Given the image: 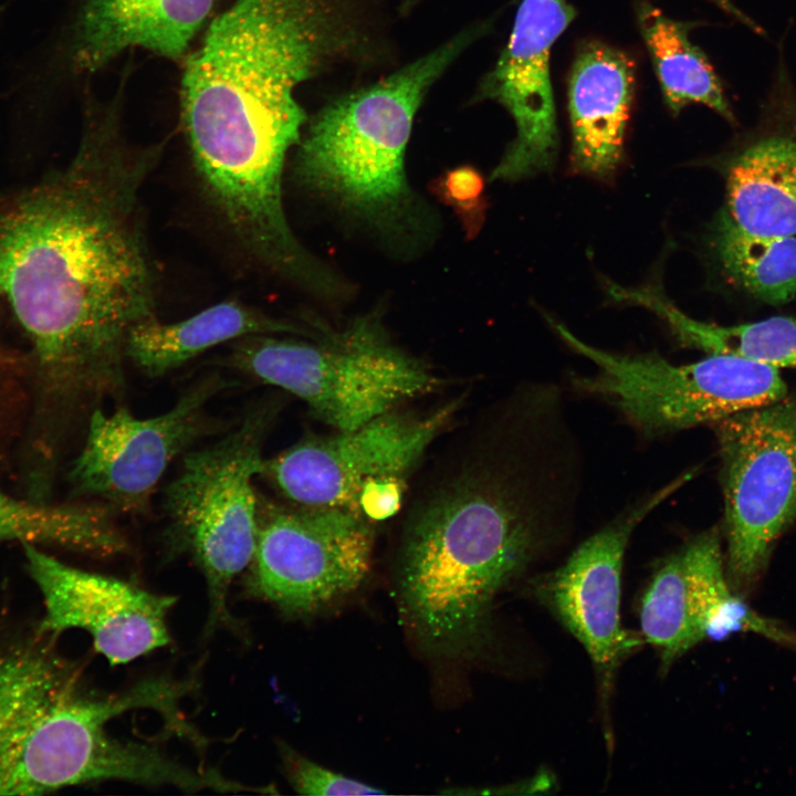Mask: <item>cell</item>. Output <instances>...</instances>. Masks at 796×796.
<instances>
[{
	"instance_id": "obj_1",
	"label": "cell",
	"mask_w": 796,
	"mask_h": 796,
	"mask_svg": "<svg viewBox=\"0 0 796 796\" xmlns=\"http://www.w3.org/2000/svg\"><path fill=\"white\" fill-rule=\"evenodd\" d=\"M128 84L85 88L67 164L0 199V298L59 401L119 395L128 334L157 316L140 195L167 140L130 138Z\"/></svg>"
},
{
	"instance_id": "obj_2",
	"label": "cell",
	"mask_w": 796,
	"mask_h": 796,
	"mask_svg": "<svg viewBox=\"0 0 796 796\" xmlns=\"http://www.w3.org/2000/svg\"><path fill=\"white\" fill-rule=\"evenodd\" d=\"M368 3L234 0L182 61L191 158L242 247L265 250L290 238L282 176L307 122L300 88L363 46Z\"/></svg>"
},
{
	"instance_id": "obj_3",
	"label": "cell",
	"mask_w": 796,
	"mask_h": 796,
	"mask_svg": "<svg viewBox=\"0 0 796 796\" xmlns=\"http://www.w3.org/2000/svg\"><path fill=\"white\" fill-rule=\"evenodd\" d=\"M520 446L464 463L412 514L399 552L400 611L418 641L447 658L479 653L496 594L552 532L556 476Z\"/></svg>"
},
{
	"instance_id": "obj_4",
	"label": "cell",
	"mask_w": 796,
	"mask_h": 796,
	"mask_svg": "<svg viewBox=\"0 0 796 796\" xmlns=\"http://www.w3.org/2000/svg\"><path fill=\"white\" fill-rule=\"evenodd\" d=\"M42 636L0 649V795H41L101 781L185 792L197 786V769L108 729L134 709L174 716L180 699L176 681L151 679L98 693Z\"/></svg>"
},
{
	"instance_id": "obj_5",
	"label": "cell",
	"mask_w": 796,
	"mask_h": 796,
	"mask_svg": "<svg viewBox=\"0 0 796 796\" xmlns=\"http://www.w3.org/2000/svg\"><path fill=\"white\" fill-rule=\"evenodd\" d=\"M480 29L463 30L384 80L323 106L296 146V180L386 234L413 230L417 201L404 166L413 118Z\"/></svg>"
},
{
	"instance_id": "obj_6",
	"label": "cell",
	"mask_w": 796,
	"mask_h": 796,
	"mask_svg": "<svg viewBox=\"0 0 796 796\" xmlns=\"http://www.w3.org/2000/svg\"><path fill=\"white\" fill-rule=\"evenodd\" d=\"M222 364L292 394L337 431L355 429L438 384L371 315L316 342L249 335L233 342Z\"/></svg>"
},
{
	"instance_id": "obj_7",
	"label": "cell",
	"mask_w": 796,
	"mask_h": 796,
	"mask_svg": "<svg viewBox=\"0 0 796 796\" xmlns=\"http://www.w3.org/2000/svg\"><path fill=\"white\" fill-rule=\"evenodd\" d=\"M274 406L260 404L218 441L184 454L168 484L164 509L168 538L191 555L209 593L208 629L231 624V584L249 567L255 547L258 492L265 436Z\"/></svg>"
},
{
	"instance_id": "obj_8",
	"label": "cell",
	"mask_w": 796,
	"mask_h": 796,
	"mask_svg": "<svg viewBox=\"0 0 796 796\" xmlns=\"http://www.w3.org/2000/svg\"><path fill=\"white\" fill-rule=\"evenodd\" d=\"M234 0H67L51 31L13 76L19 97L39 112L78 97L125 53L142 50L182 63Z\"/></svg>"
},
{
	"instance_id": "obj_9",
	"label": "cell",
	"mask_w": 796,
	"mask_h": 796,
	"mask_svg": "<svg viewBox=\"0 0 796 796\" xmlns=\"http://www.w3.org/2000/svg\"><path fill=\"white\" fill-rule=\"evenodd\" d=\"M561 338L595 366L574 379L582 390L607 399L645 434H662L718 422L786 397L778 368L727 354L672 364L656 354H617L590 346L548 320Z\"/></svg>"
},
{
	"instance_id": "obj_10",
	"label": "cell",
	"mask_w": 796,
	"mask_h": 796,
	"mask_svg": "<svg viewBox=\"0 0 796 796\" xmlns=\"http://www.w3.org/2000/svg\"><path fill=\"white\" fill-rule=\"evenodd\" d=\"M373 544L370 524L355 511L282 505L258 494L247 591L286 615H312L363 583Z\"/></svg>"
},
{
	"instance_id": "obj_11",
	"label": "cell",
	"mask_w": 796,
	"mask_h": 796,
	"mask_svg": "<svg viewBox=\"0 0 796 796\" xmlns=\"http://www.w3.org/2000/svg\"><path fill=\"white\" fill-rule=\"evenodd\" d=\"M722 460L727 570L754 580L796 521V400L783 398L716 422Z\"/></svg>"
},
{
	"instance_id": "obj_12",
	"label": "cell",
	"mask_w": 796,
	"mask_h": 796,
	"mask_svg": "<svg viewBox=\"0 0 796 796\" xmlns=\"http://www.w3.org/2000/svg\"><path fill=\"white\" fill-rule=\"evenodd\" d=\"M455 404L426 416L388 411L331 437L304 439L271 459L260 476L291 504L343 507L358 513L371 482L405 478L451 419Z\"/></svg>"
},
{
	"instance_id": "obj_13",
	"label": "cell",
	"mask_w": 796,
	"mask_h": 796,
	"mask_svg": "<svg viewBox=\"0 0 796 796\" xmlns=\"http://www.w3.org/2000/svg\"><path fill=\"white\" fill-rule=\"evenodd\" d=\"M226 386L210 375L187 389L166 412L137 418L127 408L92 413L70 479L80 494L113 511L143 513L170 462L216 427L207 405Z\"/></svg>"
},
{
	"instance_id": "obj_14",
	"label": "cell",
	"mask_w": 796,
	"mask_h": 796,
	"mask_svg": "<svg viewBox=\"0 0 796 796\" xmlns=\"http://www.w3.org/2000/svg\"><path fill=\"white\" fill-rule=\"evenodd\" d=\"M718 528L690 540L656 570L640 604V627L659 653L661 670L708 637L752 631L779 643L796 635L734 596L725 578Z\"/></svg>"
},
{
	"instance_id": "obj_15",
	"label": "cell",
	"mask_w": 796,
	"mask_h": 796,
	"mask_svg": "<svg viewBox=\"0 0 796 796\" xmlns=\"http://www.w3.org/2000/svg\"><path fill=\"white\" fill-rule=\"evenodd\" d=\"M29 574L44 605L39 632L82 629L111 664H123L170 642L168 612L176 598L67 565L24 544Z\"/></svg>"
},
{
	"instance_id": "obj_16",
	"label": "cell",
	"mask_w": 796,
	"mask_h": 796,
	"mask_svg": "<svg viewBox=\"0 0 796 796\" xmlns=\"http://www.w3.org/2000/svg\"><path fill=\"white\" fill-rule=\"evenodd\" d=\"M692 476L688 472L621 513L582 543L538 586L541 597L580 642L606 684L636 645L620 621L621 572L637 525Z\"/></svg>"
},
{
	"instance_id": "obj_17",
	"label": "cell",
	"mask_w": 796,
	"mask_h": 796,
	"mask_svg": "<svg viewBox=\"0 0 796 796\" xmlns=\"http://www.w3.org/2000/svg\"><path fill=\"white\" fill-rule=\"evenodd\" d=\"M575 14L568 0L520 3L509 42L480 88L482 97L507 109L517 132L492 180H517L551 167L557 149L551 50Z\"/></svg>"
},
{
	"instance_id": "obj_18",
	"label": "cell",
	"mask_w": 796,
	"mask_h": 796,
	"mask_svg": "<svg viewBox=\"0 0 796 796\" xmlns=\"http://www.w3.org/2000/svg\"><path fill=\"white\" fill-rule=\"evenodd\" d=\"M724 213L760 235L796 234V86L779 54L756 126L726 165Z\"/></svg>"
},
{
	"instance_id": "obj_19",
	"label": "cell",
	"mask_w": 796,
	"mask_h": 796,
	"mask_svg": "<svg viewBox=\"0 0 796 796\" xmlns=\"http://www.w3.org/2000/svg\"><path fill=\"white\" fill-rule=\"evenodd\" d=\"M635 91V67L622 51L600 42L577 53L568 83L573 167L604 177L617 167Z\"/></svg>"
},
{
	"instance_id": "obj_20",
	"label": "cell",
	"mask_w": 796,
	"mask_h": 796,
	"mask_svg": "<svg viewBox=\"0 0 796 796\" xmlns=\"http://www.w3.org/2000/svg\"><path fill=\"white\" fill-rule=\"evenodd\" d=\"M255 334L306 331L237 300H227L175 323L153 317L135 325L127 337L126 357L148 377H160L203 352Z\"/></svg>"
},
{
	"instance_id": "obj_21",
	"label": "cell",
	"mask_w": 796,
	"mask_h": 796,
	"mask_svg": "<svg viewBox=\"0 0 796 796\" xmlns=\"http://www.w3.org/2000/svg\"><path fill=\"white\" fill-rule=\"evenodd\" d=\"M617 302L642 306L658 315L679 341L708 354L744 357L776 368H796V318L776 316L760 322L721 326L696 321L681 312L654 286L609 284Z\"/></svg>"
},
{
	"instance_id": "obj_22",
	"label": "cell",
	"mask_w": 796,
	"mask_h": 796,
	"mask_svg": "<svg viewBox=\"0 0 796 796\" xmlns=\"http://www.w3.org/2000/svg\"><path fill=\"white\" fill-rule=\"evenodd\" d=\"M637 15L669 109L677 115L689 104H702L734 124L722 82L708 56L689 38L693 24L673 20L648 2L639 4Z\"/></svg>"
},
{
	"instance_id": "obj_23",
	"label": "cell",
	"mask_w": 796,
	"mask_h": 796,
	"mask_svg": "<svg viewBox=\"0 0 796 796\" xmlns=\"http://www.w3.org/2000/svg\"><path fill=\"white\" fill-rule=\"evenodd\" d=\"M112 512L102 503H31L0 490V532L15 533L23 544L54 545L96 557L125 554L128 541Z\"/></svg>"
},
{
	"instance_id": "obj_24",
	"label": "cell",
	"mask_w": 796,
	"mask_h": 796,
	"mask_svg": "<svg viewBox=\"0 0 796 796\" xmlns=\"http://www.w3.org/2000/svg\"><path fill=\"white\" fill-rule=\"evenodd\" d=\"M714 248L727 276L754 297L773 305L795 297V235L751 233L721 213L714 230Z\"/></svg>"
},
{
	"instance_id": "obj_25",
	"label": "cell",
	"mask_w": 796,
	"mask_h": 796,
	"mask_svg": "<svg viewBox=\"0 0 796 796\" xmlns=\"http://www.w3.org/2000/svg\"><path fill=\"white\" fill-rule=\"evenodd\" d=\"M431 191L458 217L467 238H474L480 231L486 202L484 178L470 165H462L443 171L431 184Z\"/></svg>"
},
{
	"instance_id": "obj_26",
	"label": "cell",
	"mask_w": 796,
	"mask_h": 796,
	"mask_svg": "<svg viewBox=\"0 0 796 796\" xmlns=\"http://www.w3.org/2000/svg\"><path fill=\"white\" fill-rule=\"evenodd\" d=\"M284 771L292 787L301 795L339 796L385 794L384 790L332 772L282 744Z\"/></svg>"
},
{
	"instance_id": "obj_27",
	"label": "cell",
	"mask_w": 796,
	"mask_h": 796,
	"mask_svg": "<svg viewBox=\"0 0 796 796\" xmlns=\"http://www.w3.org/2000/svg\"><path fill=\"white\" fill-rule=\"evenodd\" d=\"M719 7L723 12L744 24L758 35H764L763 28L760 27L751 17L740 10L731 0H709Z\"/></svg>"
},
{
	"instance_id": "obj_28",
	"label": "cell",
	"mask_w": 796,
	"mask_h": 796,
	"mask_svg": "<svg viewBox=\"0 0 796 796\" xmlns=\"http://www.w3.org/2000/svg\"><path fill=\"white\" fill-rule=\"evenodd\" d=\"M419 0H402V9L407 10L410 9L415 3H417Z\"/></svg>"
},
{
	"instance_id": "obj_29",
	"label": "cell",
	"mask_w": 796,
	"mask_h": 796,
	"mask_svg": "<svg viewBox=\"0 0 796 796\" xmlns=\"http://www.w3.org/2000/svg\"><path fill=\"white\" fill-rule=\"evenodd\" d=\"M182 683H184V682H182ZM184 685H185V683H184ZM185 688H186V685H185ZM186 693H187V690H186ZM180 714H181V713H180ZM179 716H180V715H179ZM177 720H178V719H177ZM175 721H176V720H175ZM175 721H172V722H175ZM205 774H206V773H205ZM206 776H207V774H206ZM207 783H208V776H207ZM207 783H206V785H207ZM206 785H205V787H206ZM205 787H203V788H205ZM203 788H202V789H203ZM200 790H201V789H200Z\"/></svg>"
}]
</instances>
